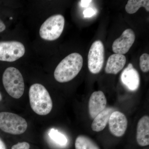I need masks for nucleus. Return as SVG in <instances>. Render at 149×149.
Returning a JSON list of instances; mask_svg holds the SVG:
<instances>
[{"instance_id":"ddd939ff","label":"nucleus","mask_w":149,"mask_h":149,"mask_svg":"<svg viewBox=\"0 0 149 149\" xmlns=\"http://www.w3.org/2000/svg\"><path fill=\"white\" fill-rule=\"evenodd\" d=\"M126 62L125 56L114 54L110 56L107 61L105 71L107 74H116L123 68Z\"/></svg>"},{"instance_id":"f257e3e1","label":"nucleus","mask_w":149,"mask_h":149,"mask_svg":"<svg viewBox=\"0 0 149 149\" xmlns=\"http://www.w3.org/2000/svg\"><path fill=\"white\" fill-rule=\"evenodd\" d=\"M83 62V57L77 53H73L67 56L55 70V79L61 83H66L72 80L80 72Z\"/></svg>"},{"instance_id":"6ab92c4d","label":"nucleus","mask_w":149,"mask_h":149,"mask_svg":"<svg viewBox=\"0 0 149 149\" xmlns=\"http://www.w3.org/2000/svg\"><path fill=\"white\" fill-rule=\"evenodd\" d=\"M30 145L26 142H19L12 147L11 149H29Z\"/></svg>"},{"instance_id":"f3484780","label":"nucleus","mask_w":149,"mask_h":149,"mask_svg":"<svg viewBox=\"0 0 149 149\" xmlns=\"http://www.w3.org/2000/svg\"><path fill=\"white\" fill-rule=\"evenodd\" d=\"M49 136L55 143L59 146H63L67 144L68 139L66 136L58 130L54 128L51 129L49 132Z\"/></svg>"},{"instance_id":"f03ea898","label":"nucleus","mask_w":149,"mask_h":149,"mask_svg":"<svg viewBox=\"0 0 149 149\" xmlns=\"http://www.w3.org/2000/svg\"><path fill=\"white\" fill-rule=\"evenodd\" d=\"M31 108L39 115H47L53 108V102L46 88L41 84L35 83L30 87L29 93Z\"/></svg>"},{"instance_id":"b1692460","label":"nucleus","mask_w":149,"mask_h":149,"mask_svg":"<svg viewBox=\"0 0 149 149\" xmlns=\"http://www.w3.org/2000/svg\"><path fill=\"white\" fill-rule=\"evenodd\" d=\"M2 100V96L0 92V102Z\"/></svg>"},{"instance_id":"1a4fd4ad","label":"nucleus","mask_w":149,"mask_h":149,"mask_svg":"<svg viewBox=\"0 0 149 149\" xmlns=\"http://www.w3.org/2000/svg\"><path fill=\"white\" fill-rule=\"evenodd\" d=\"M135 35L132 29H125L120 37L116 40L112 45L115 54H125L129 51L135 40Z\"/></svg>"},{"instance_id":"0eeeda50","label":"nucleus","mask_w":149,"mask_h":149,"mask_svg":"<svg viewBox=\"0 0 149 149\" xmlns=\"http://www.w3.org/2000/svg\"><path fill=\"white\" fill-rule=\"evenodd\" d=\"M25 47L16 41L0 42V61L13 62L24 56Z\"/></svg>"},{"instance_id":"20e7f679","label":"nucleus","mask_w":149,"mask_h":149,"mask_svg":"<svg viewBox=\"0 0 149 149\" xmlns=\"http://www.w3.org/2000/svg\"><path fill=\"white\" fill-rule=\"evenodd\" d=\"M27 128V121L18 115L9 112H0V129L3 132L20 135L25 132Z\"/></svg>"},{"instance_id":"423d86ee","label":"nucleus","mask_w":149,"mask_h":149,"mask_svg":"<svg viewBox=\"0 0 149 149\" xmlns=\"http://www.w3.org/2000/svg\"><path fill=\"white\" fill-rule=\"evenodd\" d=\"M104 60V48L100 40L93 43L88 55V67L93 74H97L101 71Z\"/></svg>"},{"instance_id":"39448f33","label":"nucleus","mask_w":149,"mask_h":149,"mask_svg":"<svg viewBox=\"0 0 149 149\" xmlns=\"http://www.w3.org/2000/svg\"><path fill=\"white\" fill-rule=\"evenodd\" d=\"M65 25L64 17L60 14L52 15L46 20L40 30V37L44 40L54 41L60 37Z\"/></svg>"},{"instance_id":"412c9836","label":"nucleus","mask_w":149,"mask_h":149,"mask_svg":"<svg viewBox=\"0 0 149 149\" xmlns=\"http://www.w3.org/2000/svg\"><path fill=\"white\" fill-rule=\"evenodd\" d=\"M92 1L91 0H82L80 1V5L82 7H87Z\"/></svg>"},{"instance_id":"9b49d317","label":"nucleus","mask_w":149,"mask_h":149,"mask_svg":"<svg viewBox=\"0 0 149 149\" xmlns=\"http://www.w3.org/2000/svg\"><path fill=\"white\" fill-rule=\"evenodd\" d=\"M107 104V98L102 91L93 92L88 103V110L91 118L94 119L103 111L106 108Z\"/></svg>"},{"instance_id":"7ed1b4c3","label":"nucleus","mask_w":149,"mask_h":149,"mask_svg":"<svg viewBox=\"0 0 149 149\" xmlns=\"http://www.w3.org/2000/svg\"><path fill=\"white\" fill-rule=\"evenodd\" d=\"M3 85L7 93L15 99H19L22 96L24 90L23 76L16 68H8L3 73Z\"/></svg>"},{"instance_id":"4be33fe9","label":"nucleus","mask_w":149,"mask_h":149,"mask_svg":"<svg viewBox=\"0 0 149 149\" xmlns=\"http://www.w3.org/2000/svg\"><path fill=\"white\" fill-rule=\"evenodd\" d=\"M6 28V25L0 19V33L3 32L5 30Z\"/></svg>"},{"instance_id":"2eb2a0df","label":"nucleus","mask_w":149,"mask_h":149,"mask_svg":"<svg viewBox=\"0 0 149 149\" xmlns=\"http://www.w3.org/2000/svg\"><path fill=\"white\" fill-rule=\"evenodd\" d=\"M75 149H100L91 138L84 135L77 136L75 141Z\"/></svg>"},{"instance_id":"dca6fc26","label":"nucleus","mask_w":149,"mask_h":149,"mask_svg":"<svg viewBox=\"0 0 149 149\" xmlns=\"http://www.w3.org/2000/svg\"><path fill=\"white\" fill-rule=\"evenodd\" d=\"M142 7L145 8L147 11H149L148 0H129L125 6V10L127 13L132 14L136 13Z\"/></svg>"},{"instance_id":"6e6552de","label":"nucleus","mask_w":149,"mask_h":149,"mask_svg":"<svg viewBox=\"0 0 149 149\" xmlns=\"http://www.w3.org/2000/svg\"><path fill=\"white\" fill-rule=\"evenodd\" d=\"M108 123L110 131L113 135L120 137L124 135L127 130L128 122L124 113L119 111L113 112Z\"/></svg>"},{"instance_id":"4468645a","label":"nucleus","mask_w":149,"mask_h":149,"mask_svg":"<svg viewBox=\"0 0 149 149\" xmlns=\"http://www.w3.org/2000/svg\"><path fill=\"white\" fill-rule=\"evenodd\" d=\"M113 111L114 110L112 108L107 107L99 113L94 118L92 123L91 125L92 130L97 132H100L103 130L107 124L110 116Z\"/></svg>"},{"instance_id":"aec40b11","label":"nucleus","mask_w":149,"mask_h":149,"mask_svg":"<svg viewBox=\"0 0 149 149\" xmlns=\"http://www.w3.org/2000/svg\"><path fill=\"white\" fill-rule=\"evenodd\" d=\"M96 11L93 8H86L83 12L84 17H91L95 14Z\"/></svg>"},{"instance_id":"f8f14e48","label":"nucleus","mask_w":149,"mask_h":149,"mask_svg":"<svg viewBox=\"0 0 149 149\" xmlns=\"http://www.w3.org/2000/svg\"><path fill=\"white\" fill-rule=\"evenodd\" d=\"M136 140L139 146L144 147L149 145V117L144 116L137 124Z\"/></svg>"},{"instance_id":"a211bd4d","label":"nucleus","mask_w":149,"mask_h":149,"mask_svg":"<svg viewBox=\"0 0 149 149\" xmlns=\"http://www.w3.org/2000/svg\"><path fill=\"white\" fill-rule=\"evenodd\" d=\"M140 65L143 72H147L149 71V55L148 54H143L140 58Z\"/></svg>"},{"instance_id":"9d476101","label":"nucleus","mask_w":149,"mask_h":149,"mask_svg":"<svg viewBox=\"0 0 149 149\" xmlns=\"http://www.w3.org/2000/svg\"><path fill=\"white\" fill-rule=\"evenodd\" d=\"M120 79L123 84L129 91H136L139 89L141 83L140 75L132 63H129L123 70Z\"/></svg>"},{"instance_id":"5701e85b","label":"nucleus","mask_w":149,"mask_h":149,"mask_svg":"<svg viewBox=\"0 0 149 149\" xmlns=\"http://www.w3.org/2000/svg\"><path fill=\"white\" fill-rule=\"evenodd\" d=\"M0 149H7L5 144L1 138H0Z\"/></svg>"}]
</instances>
